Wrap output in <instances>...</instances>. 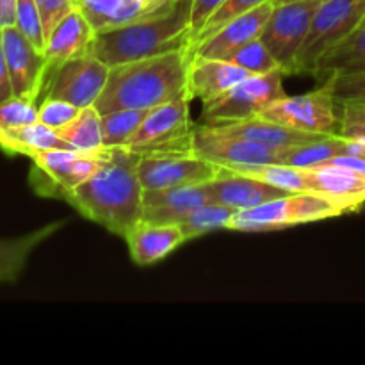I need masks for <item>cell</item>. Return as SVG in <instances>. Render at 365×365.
I'll use <instances>...</instances> for the list:
<instances>
[{
    "label": "cell",
    "mask_w": 365,
    "mask_h": 365,
    "mask_svg": "<svg viewBox=\"0 0 365 365\" xmlns=\"http://www.w3.org/2000/svg\"><path fill=\"white\" fill-rule=\"evenodd\" d=\"M309 192L324 196L344 207L348 212L365 203V175L339 164L324 163L309 168Z\"/></svg>",
    "instance_id": "ac0fdd59"
},
{
    "label": "cell",
    "mask_w": 365,
    "mask_h": 365,
    "mask_svg": "<svg viewBox=\"0 0 365 365\" xmlns=\"http://www.w3.org/2000/svg\"><path fill=\"white\" fill-rule=\"evenodd\" d=\"M246 77H250L248 71L230 61L192 56L189 66V95L191 98L209 102L225 95Z\"/></svg>",
    "instance_id": "d6986e66"
},
{
    "label": "cell",
    "mask_w": 365,
    "mask_h": 365,
    "mask_svg": "<svg viewBox=\"0 0 365 365\" xmlns=\"http://www.w3.org/2000/svg\"><path fill=\"white\" fill-rule=\"evenodd\" d=\"M191 96L171 100L148 110L145 121L125 148L139 155H177L192 152L195 127L189 118Z\"/></svg>",
    "instance_id": "5b68a950"
},
{
    "label": "cell",
    "mask_w": 365,
    "mask_h": 365,
    "mask_svg": "<svg viewBox=\"0 0 365 365\" xmlns=\"http://www.w3.org/2000/svg\"><path fill=\"white\" fill-rule=\"evenodd\" d=\"M77 7L84 13L95 32H100L141 20L164 6L153 0H77Z\"/></svg>",
    "instance_id": "603a6c76"
},
{
    "label": "cell",
    "mask_w": 365,
    "mask_h": 365,
    "mask_svg": "<svg viewBox=\"0 0 365 365\" xmlns=\"http://www.w3.org/2000/svg\"><path fill=\"white\" fill-rule=\"evenodd\" d=\"M153 2H157V4H159V6H166V4L175 2V0H153Z\"/></svg>",
    "instance_id": "7bdbcfd3"
},
{
    "label": "cell",
    "mask_w": 365,
    "mask_h": 365,
    "mask_svg": "<svg viewBox=\"0 0 365 365\" xmlns=\"http://www.w3.org/2000/svg\"><path fill=\"white\" fill-rule=\"evenodd\" d=\"M328 81L337 102H365V71L334 73Z\"/></svg>",
    "instance_id": "8d00e7d4"
},
{
    "label": "cell",
    "mask_w": 365,
    "mask_h": 365,
    "mask_svg": "<svg viewBox=\"0 0 365 365\" xmlns=\"http://www.w3.org/2000/svg\"><path fill=\"white\" fill-rule=\"evenodd\" d=\"M0 146L6 152L21 153V155L27 157H32L38 152H46V150L70 148V145L59 135V132L46 127L41 121L2 132V143H0Z\"/></svg>",
    "instance_id": "484cf974"
},
{
    "label": "cell",
    "mask_w": 365,
    "mask_h": 365,
    "mask_svg": "<svg viewBox=\"0 0 365 365\" xmlns=\"http://www.w3.org/2000/svg\"><path fill=\"white\" fill-rule=\"evenodd\" d=\"M209 187L214 203L228 207L232 210H246L253 207L264 205V203L277 200L280 196L289 195L284 189L271 185L260 178L250 177V175L237 173L228 168L220 166V173L216 178L205 182Z\"/></svg>",
    "instance_id": "2e32d148"
},
{
    "label": "cell",
    "mask_w": 365,
    "mask_h": 365,
    "mask_svg": "<svg viewBox=\"0 0 365 365\" xmlns=\"http://www.w3.org/2000/svg\"><path fill=\"white\" fill-rule=\"evenodd\" d=\"M234 212L235 210L228 209V207L221 205V203L209 202L205 205L198 207L196 210H192L191 214H187L178 223V227L184 232L185 241H191V239L202 237V235L209 234L212 230L228 228Z\"/></svg>",
    "instance_id": "f546056e"
},
{
    "label": "cell",
    "mask_w": 365,
    "mask_h": 365,
    "mask_svg": "<svg viewBox=\"0 0 365 365\" xmlns=\"http://www.w3.org/2000/svg\"><path fill=\"white\" fill-rule=\"evenodd\" d=\"M209 202H212V196L207 184L145 189L143 221L155 225H178L187 214Z\"/></svg>",
    "instance_id": "e0dca14e"
},
{
    "label": "cell",
    "mask_w": 365,
    "mask_h": 365,
    "mask_svg": "<svg viewBox=\"0 0 365 365\" xmlns=\"http://www.w3.org/2000/svg\"><path fill=\"white\" fill-rule=\"evenodd\" d=\"M212 130L221 132V134L234 135V138L248 139V141L259 143V145L271 146V148H287V146L302 145V143L316 141L323 138L319 134H307V132L292 130V128L278 125L274 121L266 120V118L253 116L248 120L232 121V123L223 125H205Z\"/></svg>",
    "instance_id": "7402d4cb"
},
{
    "label": "cell",
    "mask_w": 365,
    "mask_h": 365,
    "mask_svg": "<svg viewBox=\"0 0 365 365\" xmlns=\"http://www.w3.org/2000/svg\"><path fill=\"white\" fill-rule=\"evenodd\" d=\"M339 135L351 141H365V102H339Z\"/></svg>",
    "instance_id": "d590c367"
},
{
    "label": "cell",
    "mask_w": 365,
    "mask_h": 365,
    "mask_svg": "<svg viewBox=\"0 0 365 365\" xmlns=\"http://www.w3.org/2000/svg\"><path fill=\"white\" fill-rule=\"evenodd\" d=\"M141 155L130 148H110L106 163L91 178L64 198L88 220L113 234L125 235L143 221V189L138 173Z\"/></svg>",
    "instance_id": "6da1fadb"
},
{
    "label": "cell",
    "mask_w": 365,
    "mask_h": 365,
    "mask_svg": "<svg viewBox=\"0 0 365 365\" xmlns=\"http://www.w3.org/2000/svg\"><path fill=\"white\" fill-rule=\"evenodd\" d=\"M59 228L61 223H50L21 237L0 239V284L16 280L24 273L34 250L46 239L52 237L53 232Z\"/></svg>",
    "instance_id": "d4e9b609"
},
{
    "label": "cell",
    "mask_w": 365,
    "mask_h": 365,
    "mask_svg": "<svg viewBox=\"0 0 365 365\" xmlns=\"http://www.w3.org/2000/svg\"><path fill=\"white\" fill-rule=\"evenodd\" d=\"M138 173L143 189H164L205 184L217 177L220 166L202 159L196 153L141 155Z\"/></svg>",
    "instance_id": "5bb4252c"
},
{
    "label": "cell",
    "mask_w": 365,
    "mask_h": 365,
    "mask_svg": "<svg viewBox=\"0 0 365 365\" xmlns=\"http://www.w3.org/2000/svg\"><path fill=\"white\" fill-rule=\"evenodd\" d=\"M346 212L348 210L344 207L324 196L314 195V192H289L264 205L237 210L232 216L228 228L239 232L282 230V228L296 227V225L330 220Z\"/></svg>",
    "instance_id": "277c9868"
},
{
    "label": "cell",
    "mask_w": 365,
    "mask_h": 365,
    "mask_svg": "<svg viewBox=\"0 0 365 365\" xmlns=\"http://www.w3.org/2000/svg\"><path fill=\"white\" fill-rule=\"evenodd\" d=\"M110 148L95 150V152H81V150L59 148L38 152L31 157L34 163V171L39 173L41 191L48 189L57 196H66L71 189L81 185L98 171L106 163Z\"/></svg>",
    "instance_id": "8fae6325"
},
{
    "label": "cell",
    "mask_w": 365,
    "mask_h": 365,
    "mask_svg": "<svg viewBox=\"0 0 365 365\" xmlns=\"http://www.w3.org/2000/svg\"><path fill=\"white\" fill-rule=\"evenodd\" d=\"M360 71H365V16L341 43H337L317 61L312 75L323 82L334 73H360Z\"/></svg>",
    "instance_id": "cb8c5ba5"
},
{
    "label": "cell",
    "mask_w": 365,
    "mask_h": 365,
    "mask_svg": "<svg viewBox=\"0 0 365 365\" xmlns=\"http://www.w3.org/2000/svg\"><path fill=\"white\" fill-rule=\"evenodd\" d=\"M348 150H346V153H351V155H359L365 159V141H351V139H348Z\"/></svg>",
    "instance_id": "b9f144b4"
},
{
    "label": "cell",
    "mask_w": 365,
    "mask_h": 365,
    "mask_svg": "<svg viewBox=\"0 0 365 365\" xmlns=\"http://www.w3.org/2000/svg\"><path fill=\"white\" fill-rule=\"evenodd\" d=\"M2 43L14 96L38 102L52 70L45 52L29 41L16 27L2 29Z\"/></svg>",
    "instance_id": "4fadbf2b"
},
{
    "label": "cell",
    "mask_w": 365,
    "mask_h": 365,
    "mask_svg": "<svg viewBox=\"0 0 365 365\" xmlns=\"http://www.w3.org/2000/svg\"><path fill=\"white\" fill-rule=\"evenodd\" d=\"M16 21V0H0V31L14 27Z\"/></svg>",
    "instance_id": "60d3db41"
},
{
    "label": "cell",
    "mask_w": 365,
    "mask_h": 365,
    "mask_svg": "<svg viewBox=\"0 0 365 365\" xmlns=\"http://www.w3.org/2000/svg\"><path fill=\"white\" fill-rule=\"evenodd\" d=\"M43 18V27L48 38L50 31L73 9H77V0H36Z\"/></svg>",
    "instance_id": "74e56055"
},
{
    "label": "cell",
    "mask_w": 365,
    "mask_h": 365,
    "mask_svg": "<svg viewBox=\"0 0 365 365\" xmlns=\"http://www.w3.org/2000/svg\"><path fill=\"white\" fill-rule=\"evenodd\" d=\"M223 0H192V11H191V24H192V39L195 36L202 31L205 21L209 20L210 14L217 9V6ZM191 39V46H192Z\"/></svg>",
    "instance_id": "f35d334b"
},
{
    "label": "cell",
    "mask_w": 365,
    "mask_h": 365,
    "mask_svg": "<svg viewBox=\"0 0 365 365\" xmlns=\"http://www.w3.org/2000/svg\"><path fill=\"white\" fill-rule=\"evenodd\" d=\"M348 143V139L341 138V135H323L316 141L287 146V148H282L280 164L303 168V170L321 166L334 157L346 153Z\"/></svg>",
    "instance_id": "4316f807"
},
{
    "label": "cell",
    "mask_w": 365,
    "mask_h": 365,
    "mask_svg": "<svg viewBox=\"0 0 365 365\" xmlns=\"http://www.w3.org/2000/svg\"><path fill=\"white\" fill-rule=\"evenodd\" d=\"M109 73V64L91 52H84L50 70L45 84V96L66 100L78 109L91 107L106 89Z\"/></svg>",
    "instance_id": "30bf717a"
},
{
    "label": "cell",
    "mask_w": 365,
    "mask_h": 365,
    "mask_svg": "<svg viewBox=\"0 0 365 365\" xmlns=\"http://www.w3.org/2000/svg\"><path fill=\"white\" fill-rule=\"evenodd\" d=\"M95 29L88 21L81 9H73L68 13L56 27L50 31L45 45V56L50 66L64 63V61L77 57L88 52L95 39Z\"/></svg>",
    "instance_id": "44dd1931"
},
{
    "label": "cell",
    "mask_w": 365,
    "mask_h": 365,
    "mask_svg": "<svg viewBox=\"0 0 365 365\" xmlns=\"http://www.w3.org/2000/svg\"><path fill=\"white\" fill-rule=\"evenodd\" d=\"M192 152L221 168L252 166V164H280L282 150L259 145L242 138L221 134L205 125H196Z\"/></svg>",
    "instance_id": "7c38bea8"
},
{
    "label": "cell",
    "mask_w": 365,
    "mask_h": 365,
    "mask_svg": "<svg viewBox=\"0 0 365 365\" xmlns=\"http://www.w3.org/2000/svg\"><path fill=\"white\" fill-rule=\"evenodd\" d=\"M274 2L262 4L234 20L227 21L223 27L217 29L209 38L196 43L189 52L196 57H209V59H230L235 52L248 45L253 39H259L271 16Z\"/></svg>",
    "instance_id": "9a60e30c"
},
{
    "label": "cell",
    "mask_w": 365,
    "mask_h": 365,
    "mask_svg": "<svg viewBox=\"0 0 365 365\" xmlns=\"http://www.w3.org/2000/svg\"><path fill=\"white\" fill-rule=\"evenodd\" d=\"M274 4H280V2H291V0H273ZM317 2H324V0H317Z\"/></svg>",
    "instance_id": "ee69618b"
},
{
    "label": "cell",
    "mask_w": 365,
    "mask_h": 365,
    "mask_svg": "<svg viewBox=\"0 0 365 365\" xmlns=\"http://www.w3.org/2000/svg\"><path fill=\"white\" fill-rule=\"evenodd\" d=\"M266 2H269V0H223V2L217 6V9L210 14L209 20L205 21L202 31L195 36V39H192V46H195L196 43L202 41V39L209 38L212 32H216L217 29L223 27L227 21L234 20V18L241 16V14L248 13V11L255 9V7L262 6V4Z\"/></svg>",
    "instance_id": "d6a6232c"
},
{
    "label": "cell",
    "mask_w": 365,
    "mask_h": 365,
    "mask_svg": "<svg viewBox=\"0 0 365 365\" xmlns=\"http://www.w3.org/2000/svg\"><path fill=\"white\" fill-rule=\"evenodd\" d=\"M227 61L241 66L242 70L248 71L250 75H264L269 73V71L280 70L277 59H274L273 53L269 52L266 43L260 38L250 41L248 45L242 46L239 52H235L234 56Z\"/></svg>",
    "instance_id": "4dcf8cb0"
},
{
    "label": "cell",
    "mask_w": 365,
    "mask_h": 365,
    "mask_svg": "<svg viewBox=\"0 0 365 365\" xmlns=\"http://www.w3.org/2000/svg\"><path fill=\"white\" fill-rule=\"evenodd\" d=\"M14 27L34 43L39 50H45L46 34L43 27V18L36 0H16V21Z\"/></svg>",
    "instance_id": "836d02e7"
},
{
    "label": "cell",
    "mask_w": 365,
    "mask_h": 365,
    "mask_svg": "<svg viewBox=\"0 0 365 365\" xmlns=\"http://www.w3.org/2000/svg\"><path fill=\"white\" fill-rule=\"evenodd\" d=\"M132 260L139 266H150L184 245V232L178 225H155L148 221H139L127 235Z\"/></svg>",
    "instance_id": "ffe728a7"
},
{
    "label": "cell",
    "mask_w": 365,
    "mask_h": 365,
    "mask_svg": "<svg viewBox=\"0 0 365 365\" xmlns=\"http://www.w3.org/2000/svg\"><path fill=\"white\" fill-rule=\"evenodd\" d=\"M39 118V103L24 96H11L0 103V132L36 123Z\"/></svg>",
    "instance_id": "1f68e13d"
},
{
    "label": "cell",
    "mask_w": 365,
    "mask_h": 365,
    "mask_svg": "<svg viewBox=\"0 0 365 365\" xmlns=\"http://www.w3.org/2000/svg\"><path fill=\"white\" fill-rule=\"evenodd\" d=\"M284 71L274 70L264 75H250L228 89L225 95L203 102L202 123L223 125L257 116L274 100L285 96L282 78Z\"/></svg>",
    "instance_id": "ba28073f"
},
{
    "label": "cell",
    "mask_w": 365,
    "mask_h": 365,
    "mask_svg": "<svg viewBox=\"0 0 365 365\" xmlns=\"http://www.w3.org/2000/svg\"><path fill=\"white\" fill-rule=\"evenodd\" d=\"M78 113H81V109L77 106H73V103L66 102V100L45 96L41 100V103H39L38 120L41 123H45L46 127L53 128V130H61L68 123H71L77 118Z\"/></svg>",
    "instance_id": "e575fe53"
},
{
    "label": "cell",
    "mask_w": 365,
    "mask_h": 365,
    "mask_svg": "<svg viewBox=\"0 0 365 365\" xmlns=\"http://www.w3.org/2000/svg\"><path fill=\"white\" fill-rule=\"evenodd\" d=\"M319 4L317 0H291L274 4L271 11L260 39L266 43L285 75L296 73V59Z\"/></svg>",
    "instance_id": "9c48e42d"
},
{
    "label": "cell",
    "mask_w": 365,
    "mask_h": 365,
    "mask_svg": "<svg viewBox=\"0 0 365 365\" xmlns=\"http://www.w3.org/2000/svg\"><path fill=\"white\" fill-rule=\"evenodd\" d=\"M192 0H175L141 20L95 34L88 52L110 68L132 61L191 50Z\"/></svg>",
    "instance_id": "7a4b0ae2"
},
{
    "label": "cell",
    "mask_w": 365,
    "mask_h": 365,
    "mask_svg": "<svg viewBox=\"0 0 365 365\" xmlns=\"http://www.w3.org/2000/svg\"><path fill=\"white\" fill-rule=\"evenodd\" d=\"M257 116L307 134L339 135L341 130L339 102L335 100L328 78L319 82V88L305 95H285L274 100Z\"/></svg>",
    "instance_id": "8992f818"
},
{
    "label": "cell",
    "mask_w": 365,
    "mask_h": 365,
    "mask_svg": "<svg viewBox=\"0 0 365 365\" xmlns=\"http://www.w3.org/2000/svg\"><path fill=\"white\" fill-rule=\"evenodd\" d=\"M365 16V0H324L310 24L296 59V73H314L328 50L341 43Z\"/></svg>",
    "instance_id": "52a82bcc"
},
{
    "label": "cell",
    "mask_w": 365,
    "mask_h": 365,
    "mask_svg": "<svg viewBox=\"0 0 365 365\" xmlns=\"http://www.w3.org/2000/svg\"><path fill=\"white\" fill-rule=\"evenodd\" d=\"M146 114L148 110L145 109H118L102 114L103 145L107 148L127 146L143 125Z\"/></svg>",
    "instance_id": "f1b7e54d"
},
{
    "label": "cell",
    "mask_w": 365,
    "mask_h": 365,
    "mask_svg": "<svg viewBox=\"0 0 365 365\" xmlns=\"http://www.w3.org/2000/svg\"><path fill=\"white\" fill-rule=\"evenodd\" d=\"M57 132L73 150L95 152V150L106 148L102 132V113L95 106L81 109V113L71 123Z\"/></svg>",
    "instance_id": "83f0119b"
},
{
    "label": "cell",
    "mask_w": 365,
    "mask_h": 365,
    "mask_svg": "<svg viewBox=\"0 0 365 365\" xmlns=\"http://www.w3.org/2000/svg\"><path fill=\"white\" fill-rule=\"evenodd\" d=\"M0 143H2V132H0Z\"/></svg>",
    "instance_id": "f6af8a7d"
},
{
    "label": "cell",
    "mask_w": 365,
    "mask_h": 365,
    "mask_svg": "<svg viewBox=\"0 0 365 365\" xmlns=\"http://www.w3.org/2000/svg\"><path fill=\"white\" fill-rule=\"evenodd\" d=\"M191 59L189 50H178L113 66L95 107L102 114L118 109L150 110L187 96Z\"/></svg>",
    "instance_id": "3957f363"
},
{
    "label": "cell",
    "mask_w": 365,
    "mask_h": 365,
    "mask_svg": "<svg viewBox=\"0 0 365 365\" xmlns=\"http://www.w3.org/2000/svg\"><path fill=\"white\" fill-rule=\"evenodd\" d=\"M14 96L13 93V82H11L9 68H7L6 52H4L2 43V31H0V103L6 102L7 98Z\"/></svg>",
    "instance_id": "ab89813d"
}]
</instances>
